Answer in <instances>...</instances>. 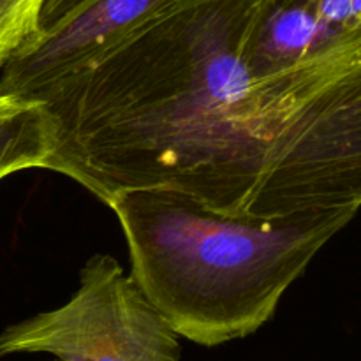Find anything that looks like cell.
Returning a JSON list of instances; mask_svg holds the SVG:
<instances>
[{"label": "cell", "mask_w": 361, "mask_h": 361, "mask_svg": "<svg viewBox=\"0 0 361 361\" xmlns=\"http://www.w3.org/2000/svg\"><path fill=\"white\" fill-rule=\"evenodd\" d=\"M173 0H76L46 20L0 69V95L32 97L90 66Z\"/></svg>", "instance_id": "obj_4"}, {"label": "cell", "mask_w": 361, "mask_h": 361, "mask_svg": "<svg viewBox=\"0 0 361 361\" xmlns=\"http://www.w3.org/2000/svg\"><path fill=\"white\" fill-rule=\"evenodd\" d=\"M261 0H173L85 69L39 90L49 171L106 203L164 187L231 217L361 208V34L256 78L243 41Z\"/></svg>", "instance_id": "obj_1"}, {"label": "cell", "mask_w": 361, "mask_h": 361, "mask_svg": "<svg viewBox=\"0 0 361 361\" xmlns=\"http://www.w3.org/2000/svg\"><path fill=\"white\" fill-rule=\"evenodd\" d=\"M55 356L59 361H180V337L109 254L85 263L69 302L11 324L0 358Z\"/></svg>", "instance_id": "obj_3"}, {"label": "cell", "mask_w": 361, "mask_h": 361, "mask_svg": "<svg viewBox=\"0 0 361 361\" xmlns=\"http://www.w3.org/2000/svg\"><path fill=\"white\" fill-rule=\"evenodd\" d=\"M56 123L39 99L0 95V180L23 169H48Z\"/></svg>", "instance_id": "obj_5"}, {"label": "cell", "mask_w": 361, "mask_h": 361, "mask_svg": "<svg viewBox=\"0 0 361 361\" xmlns=\"http://www.w3.org/2000/svg\"><path fill=\"white\" fill-rule=\"evenodd\" d=\"M55 361H59V360H55Z\"/></svg>", "instance_id": "obj_8"}, {"label": "cell", "mask_w": 361, "mask_h": 361, "mask_svg": "<svg viewBox=\"0 0 361 361\" xmlns=\"http://www.w3.org/2000/svg\"><path fill=\"white\" fill-rule=\"evenodd\" d=\"M317 13L326 23L344 34L361 30V0H314Z\"/></svg>", "instance_id": "obj_7"}, {"label": "cell", "mask_w": 361, "mask_h": 361, "mask_svg": "<svg viewBox=\"0 0 361 361\" xmlns=\"http://www.w3.org/2000/svg\"><path fill=\"white\" fill-rule=\"evenodd\" d=\"M49 0H0V69L41 28Z\"/></svg>", "instance_id": "obj_6"}, {"label": "cell", "mask_w": 361, "mask_h": 361, "mask_svg": "<svg viewBox=\"0 0 361 361\" xmlns=\"http://www.w3.org/2000/svg\"><path fill=\"white\" fill-rule=\"evenodd\" d=\"M126 236L130 277L178 337L200 345L256 334L289 286L351 215L231 217L164 187L108 197Z\"/></svg>", "instance_id": "obj_2"}]
</instances>
